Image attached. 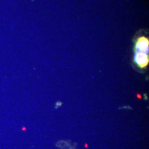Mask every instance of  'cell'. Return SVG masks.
<instances>
[{
	"label": "cell",
	"mask_w": 149,
	"mask_h": 149,
	"mask_svg": "<svg viewBox=\"0 0 149 149\" xmlns=\"http://www.w3.org/2000/svg\"><path fill=\"white\" fill-rule=\"evenodd\" d=\"M149 51V40L148 38L144 36L139 38L135 43L134 52L148 54Z\"/></svg>",
	"instance_id": "1"
},
{
	"label": "cell",
	"mask_w": 149,
	"mask_h": 149,
	"mask_svg": "<svg viewBox=\"0 0 149 149\" xmlns=\"http://www.w3.org/2000/svg\"><path fill=\"white\" fill-rule=\"evenodd\" d=\"M134 61L141 69L145 68L149 64V58L147 54L134 52Z\"/></svg>",
	"instance_id": "2"
}]
</instances>
